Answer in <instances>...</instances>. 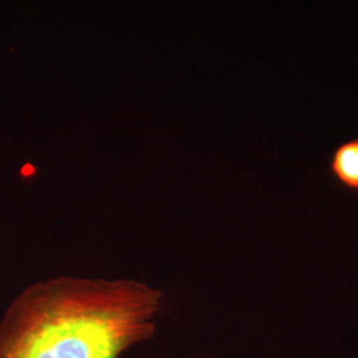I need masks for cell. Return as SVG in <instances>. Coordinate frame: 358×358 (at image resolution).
Segmentation results:
<instances>
[{
  "mask_svg": "<svg viewBox=\"0 0 358 358\" xmlns=\"http://www.w3.org/2000/svg\"><path fill=\"white\" fill-rule=\"evenodd\" d=\"M162 300L136 280L35 282L0 321V358H121L155 334Z\"/></svg>",
  "mask_w": 358,
  "mask_h": 358,
  "instance_id": "6da1fadb",
  "label": "cell"
},
{
  "mask_svg": "<svg viewBox=\"0 0 358 358\" xmlns=\"http://www.w3.org/2000/svg\"><path fill=\"white\" fill-rule=\"evenodd\" d=\"M329 170L341 187L358 192V137L341 142L333 150Z\"/></svg>",
  "mask_w": 358,
  "mask_h": 358,
  "instance_id": "7a4b0ae2",
  "label": "cell"
}]
</instances>
